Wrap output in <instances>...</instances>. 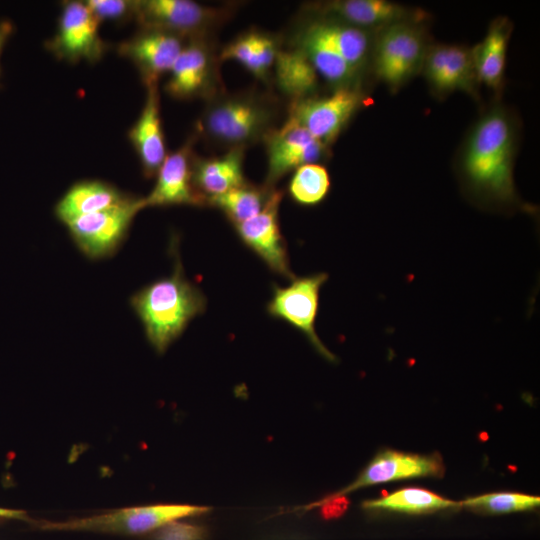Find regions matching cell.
<instances>
[{"instance_id":"3957f363","label":"cell","mask_w":540,"mask_h":540,"mask_svg":"<svg viewBox=\"0 0 540 540\" xmlns=\"http://www.w3.org/2000/svg\"><path fill=\"white\" fill-rule=\"evenodd\" d=\"M279 114L278 101L270 93L223 91L207 101L197 133L226 150L246 149L277 127Z\"/></svg>"},{"instance_id":"83f0119b","label":"cell","mask_w":540,"mask_h":540,"mask_svg":"<svg viewBox=\"0 0 540 540\" xmlns=\"http://www.w3.org/2000/svg\"><path fill=\"white\" fill-rule=\"evenodd\" d=\"M330 188L327 168L321 163H310L294 170L288 184V194L301 206H316L328 196Z\"/></svg>"},{"instance_id":"d4e9b609","label":"cell","mask_w":540,"mask_h":540,"mask_svg":"<svg viewBox=\"0 0 540 540\" xmlns=\"http://www.w3.org/2000/svg\"><path fill=\"white\" fill-rule=\"evenodd\" d=\"M129 198L105 182L82 181L73 185L60 199L55 213L66 224L79 216L119 205Z\"/></svg>"},{"instance_id":"5bb4252c","label":"cell","mask_w":540,"mask_h":540,"mask_svg":"<svg viewBox=\"0 0 540 540\" xmlns=\"http://www.w3.org/2000/svg\"><path fill=\"white\" fill-rule=\"evenodd\" d=\"M99 24L85 2H65L57 31L47 47L59 60L72 63L98 61L107 49L99 34Z\"/></svg>"},{"instance_id":"2e32d148","label":"cell","mask_w":540,"mask_h":540,"mask_svg":"<svg viewBox=\"0 0 540 540\" xmlns=\"http://www.w3.org/2000/svg\"><path fill=\"white\" fill-rule=\"evenodd\" d=\"M444 472L445 466L439 454L422 455L387 449L376 455L350 485L330 496H345L380 483L419 477L441 478Z\"/></svg>"},{"instance_id":"f1b7e54d","label":"cell","mask_w":540,"mask_h":540,"mask_svg":"<svg viewBox=\"0 0 540 540\" xmlns=\"http://www.w3.org/2000/svg\"><path fill=\"white\" fill-rule=\"evenodd\" d=\"M539 504V496L516 492L488 493L470 497L460 502V506L474 512L485 514H506L529 511L537 508Z\"/></svg>"},{"instance_id":"5b68a950","label":"cell","mask_w":540,"mask_h":540,"mask_svg":"<svg viewBox=\"0 0 540 540\" xmlns=\"http://www.w3.org/2000/svg\"><path fill=\"white\" fill-rule=\"evenodd\" d=\"M429 45L423 24L398 23L375 32L371 69L397 91L422 69Z\"/></svg>"},{"instance_id":"603a6c76","label":"cell","mask_w":540,"mask_h":540,"mask_svg":"<svg viewBox=\"0 0 540 540\" xmlns=\"http://www.w3.org/2000/svg\"><path fill=\"white\" fill-rule=\"evenodd\" d=\"M511 31L512 24L507 18H496L490 24L485 37L471 48L479 83L495 92H500L503 88Z\"/></svg>"},{"instance_id":"4fadbf2b","label":"cell","mask_w":540,"mask_h":540,"mask_svg":"<svg viewBox=\"0 0 540 540\" xmlns=\"http://www.w3.org/2000/svg\"><path fill=\"white\" fill-rule=\"evenodd\" d=\"M304 13L318 15L370 31L398 23L424 24L422 9L386 0H330L305 5Z\"/></svg>"},{"instance_id":"9a60e30c","label":"cell","mask_w":540,"mask_h":540,"mask_svg":"<svg viewBox=\"0 0 540 540\" xmlns=\"http://www.w3.org/2000/svg\"><path fill=\"white\" fill-rule=\"evenodd\" d=\"M283 192L275 189L266 207L256 216L233 225L240 240L273 272L292 280L286 241L279 224Z\"/></svg>"},{"instance_id":"44dd1931","label":"cell","mask_w":540,"mask_h":540,"mask_svg":"<svg viewBox=\"0 0 540 540\" xmlns=\"http://www.w3.org/2000/svg\"><path fill=\"white\" fill-rule=\"evenodd\" d=\"M244 157V148H232L220 156L209 158H200L195 155L192 182L205 206L210 199L248 182L243 172Z\"/></svg>"},{"instance_id":"1f68e13d","label":"cell","mask_w":540,"mask_h":540,"mask_svg":"<svg viewBox=\"0 0 540 540\" xmlns=\"http://www.w3.org/2000/svg\"><path fill=\"white\" fill-rule=\"evenodd\" d=\"M347 502L344 496L335 497L327 496L319 502H315L308 507L322 506V514L325 518H333L339 516L346 509Z\"/></svg>"},{"instance_id":"7c38bea8","label":"cell","mask_w":540,"mask_h":540,"mask_svg":"<svg viewBox=\"0 0 540 540\" xmlns=\"http://www.w3.org/2000/svg\"><path fill=\"white\" fill-rule=\"evenodd\" d=\"M262 142L267 156L264 184L268 187H275L280 179L298 167L321 163L330 156V147L289 116L281 126L270 131Z\"/></svg>"},{"instance_id":"4316f807","label":"cell","mask_w":540,"mask_h":540,"mask_svg":"<svg viewBox=\"0 0 540 540\" xmlns=\"http://www.w3.org/2000/svg\"><path fill=\"white\" fill-rule=\"evenodd\" d=\"M275 187L250 182L223 195L210 199L207 206L221 210L233 224L244 222L259 214L270 200Z\"/></svg>"},{"instance_id":"6da1fadb","label":"cell","mask_w":540,"mask_h":540,"mask_svg":"<svg viewBox=\"0 0 540 540\" xmlns=\"http://www.w3.org/2000/svg\"><path fill=\"white\" fill-rule=\"evenodd\" d=\"M516 140L515 124L503 107L489 109L472 127L460 157V172L467 191L479 202L519 204L513 178Z\"/></svg>"},{"instance_id":"7402d4cb","label":"cell","mask_w":540,"mask_h":540,"mask_svg":"<svg viewBox=\"0 0 540 540\" xmlns=\"http://www.w3.org/2000/svg\"><path fill=\"white\" fill-rule=\"evenodd\" d=\"M281 47L278 36L252 29L225 45L219 51V60L236 61L255 78L268 82Z\"/></svg>"},{"instance_id":"9c48e42d","label":"cell","mask_w":540,"mask_h":540,"mask_svg":"<svg viewBox=\"0 0 540 540\" xmlns=\"http://www.w3.org/2000/svg\"><path fill=\"white\" fill-rule=\"evenodd\" d=\"M369 100L361 87L337 88L324 96L289 103L288 116L330 147Z\"/></svg>"},{"instance_id":"484cf974","label":"cell","mask_w":540,"mask_h":540,"mask_svg":"<svg viewBox=\"0 0 540 540\" xmlns=\"http://www.w3.org/2000/svg\"><path fill=\"white\" fill-rule=\"evenodd\" d=\"M367 510H384L406 514H426L444 509L460 507L455 502L419 487H407L392 492L384 497L365 501Z\"/></svg>"},{"instance_id":"277c9868","label":"cell","mask_w":540,"mask_h":540,"mask_svg":"<svg viewBox=\"0 0 540 540\" xmlns=\"http://www.w3.org/2000/svg\"><path fill=\"white\" fill-rule=\"evenodd\" d=\"M206 303L200 288L185 278L179 260L172 275L149 284L131 299L148 341L160 354L205 311Z\"/></svg>"},{"instance_id":"ba28073f","label":"cell","mask_w":540,"mask_h":540,"mask_svg":"<svg viewBox=\"0 0 540 540\" xmlns=\"http://www.w3.org/2000/svg\"><path fill=\"white\" fill-rule=\"evenodd\" d=\"M219 52L210 37L186 40L165 85L166 93L178 100H210L224 91Z\"/></svg>"},{"instance_id":"30bf717a","label":"cell","mask_w":540,"mask_h":540,"mask_svg":"<svg viewBox=\"0 0 540 540\" xmlns=\"http://www.w3.org/2000/svg\"><path fill=\"white\" fill-rule=\"evenodd\" d=\"M327 280L328 274L319 272L294 277L286 287L274 285L266 309L271 317L281 319L302 332L323 358L335 362L336 356L322 343L315 329L320 290Z\"/></svg>"},{"instance_id":"7a4b0ae2","label":"cell","mask_w":540,"mask_h":540,"mask_svg":"<svg viewBox=\"0 0 540 540\" xmlns=\"http://www.w3.org/2000/svg\"><path fill=\"white\" fill-rule=\"evenodd\" d=\"M374 36L375 31L304 13L288 47L304 53L332 89L361 87L363 75L371 67Z\"/></svg>"},{"instance_id":"4dcf8cb0","label":"cell","mask_w":540,"mask_h":540,"mask_svg":"<svg viewBox=\"0 0 540 540\" xmlns=\"http://www.w3.org/2000/svg\"><path fill=\"white\" fill-rule=\"evenodd\" d=\"M206 537L203 527L175 520L157 529L152 540H205Z\"/></svg>"},{"instance_id":"cb8c5ba5","label":"cell","mask_w":540,"mask_h":540,"mask_svg":"<svg viewBox=\"0 0 540 540\" xmlns=\"http://www.w3.org/2000/svg\"><path fill=\"white\" fill-rule=\"evenodd\" d=\"M271 78L291 103L316 95L320 77L304 53L296 48L281 47Z\"/></svg>"},{"instance_id":"836d02e7","label":"cell","mask_w":540,"mask_h":540,"mask_svg":"<svg viewBox=\"0 0 540 540\" xmlns=\"http://www.w3.org/2000/svg\"><path fill=\"white\" fill-rule=\"evenodd\" d=\"M0 516L16 519H26L25 513L17 510H9L0 508Z\"/></svg>"},{"instance_id":"d6986e66","label":"cell","mask_w":540,"mask_h":540,"mask_svg":"<svg viewBox=\"0 0 540 540\" xmlns=\"http://www.w3.org/2000/svg\"><path fill=\"white\" fill-rule=\"evenodd\" d=\"M191 136L180 148L167 155L158 173L153 190L145 197V205L205 206L192 182V166L195 154Z\"/></svg>"},{"instance_id":"d6a6232c","label":"cell","mask_w":540,"mask_h":540,"mask_svg":"<svg viewBox=\"0 0 540 540\" xmlns=\"http://www.w3.org/2000/svg\"><path fill=\"white\" fill-rule=\"evenodd\" d=\"M13 29L14 27L9 20L0 21V57H1V53L3 51L5 44L7 43L9 37L12 35ZM0 75H1V67H0Z\"/></svg>"},{"instance_id":"8fae6325","label":"cell","mask_w":540,"mask_h":540,"mask_svg":"<svg viewBox=\"0 0 540 540\" xmlns=\"http://www.w3.org/2000/svg\"><path fill=\"white\" fill-rule=\"evenodd\" d=\"M145 207L144 198L130 197L119 205L74 218L66 225L85 255L102 258L116 250L135 215Z\"/></svg>"},{"instance_id":"f546056e","label":"cell","mask_w":540,"mask_h":540,"mask_svg":"<svg viewBox=\"0 0 540 540\" xmlns=\"http://www.w3.org/2000/svg\"><path fill=\"white\" fill-rule=\"evenodd\" d=\"M85 4L99 22L103 20L124 21L133 18L134 1L89 0Z\"/></svg>"},{"instance_id":"ffe728a7","label":"cell","mask_w":540,"mask_h":540,"mask_svg":"<svg viewBox=\"0 0 540 540\" xmlns=\"http://www.w3.org/2000/svg\"><path fill=\"white\" fill-rule=\"evenodd\" d=\"M146 86L141 114L129 131V139L139 157L146 178L157 175L167 157L160 115L158 83Z\"/></svg>"},{"instance_id":"52a82bcc","label":"cell","mask_w":540,"mask_h":540,"mask_svg":"<svg viewBox=\"0 0 540 540\" xmlns=\"http://www.w3.org/2000/svg\"><path fill=\"white\" fill-rule=\"evenodd\" d=\"M208 507L161 504L131 507L87 518L64 522L42 521L43 530L92 531L110 534L138 535L157 530L163 525L189 516L201 515Z\"/></svg>"},{"instance_id":"8992f818","label":"cell","mask_w":540,"mask_h":540,"mask_svg":"<svg viewBox=\"0 0 540 540\" xmlns=\"http://www.w3.org/2000/svg\"><path fill=\"white\" fill-rule=\"evenodd\" d=\"M236 11L233 5L210 6L190 0L134 1L133 18L142 29L177 35L185 40L210 37Z\"/></svg>"},{"instance_id":"ac0fdd59","label":"cell","mask_w":540,"mask_h":540,"mask_svg":"<svg viewBox=\"0 0 540 540\" xmlns=\"http://www.w3.org/2000/svg\"><path fill=\"white\" fill-rule=\"evenodd\" d=\"M186 40L160 30L141 31L119 45L118 52L130 59L140 72L145 85L158 83L169 73L181 53Z\"/></svg>"},{"instance_id":"e0dca14e","label":"cell","mask_w":540,"mask_h":540,"mask_svg":"<svg viewBox=\"0 0 540 540\" xmlns=\"http://www.w3.org/2000/svg\"><path fill=\"white\" fill-rule=\"evenodd\" d=\"M432 91L442 95L463 91L477 96V78L471 49L456 44L429 45L422 69Z\"/></svg>"}]
</instances>
